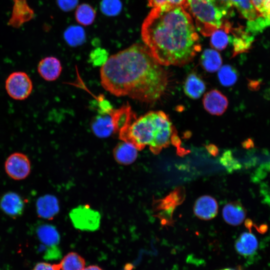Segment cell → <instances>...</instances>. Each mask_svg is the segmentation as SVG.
I'll return each mask as SVG.
<instances>
[{
	"mask_svg": "<svg viewBox=\"0 0 270 270\" xmlns=\"http://www.w3.org/2000/svg\"><path fill=\"white\" fill-rule=\"evenodd\" d=\"M100 78L104 88L111 94L147 103L158 100L168 84L166 70L140 44L108 58L100 68Z\"/></svg>",
	"mask_w": 270,
	"mask_h": 270,
	"instance_id": "cell-1",
	"label": "cell"
},
{
	"mask_svg": "<svg viewBox=\"0 0 270 270\" xmlns=\"http://www.w3.org/2000/svg\"><path fill=\"white\" fill-rule=\"evenodd\" d=\"M144 44L161 65L182 66L202 49L190 13L181 6L152 8L142 26Z\"/></svg>",
	"mask_w": 270,
	"mask_h": 270,
	"instance_id": "cell-2",
	"label": "cell"
},
{
	"mask_svg": "<svg viewBox=\"0 0 270 270\" xmlns=\"http://www.w3.org/2000/svg\"><path fill=\"white\" fill-rule=\"evenodd\" d=\"M162 111H152L136 118L118 132L122 141L132 144L142 150L152 142L157 132Z\"/></svg>",
	"mask_w": 270,
	"mask_h": 270,
	"instance_id": "cell-3",
	"label": "cell"
},
{
	"mask_svg": "<svg viewBox=\"0 0 270 270\" xmlns=\"http://www.w3.org/2000/svg\"><path fill=\"white\" fill-rule=\"evenodd\" d=\"M188 8L195 20L198 30L204 36H210L224 22L228 14L206 0H188Z\"/></svg>",
	"mask_w": 270,
	"mask_h": 270,
	"instance_id": "cell-4",
	"label": "cell"
},
{
	"mask_svg": "<svg viewBox=\"0 0 270 270\" xmlns=\"http://www.w3.org/2000/svg\"><path fill=\"white\" fill-rule=\"evenodd\" d=\"M5 88L10 97L16 100H24L29 96L33 88L32 81L24 72H16L6 78Z\"/></svg>",
	"mask_w": 270,
	"mask_h": 270,
	"instance_id": "cell-5",
	"label": "cell"
},
{
	"mask_svg": "<svg viewBox=\"0 0 270 270\" xmlns=\"http://www.w3.org/2000/svg\"><path fill=\"white\" fill-rule=\"evenodd\" d=\"M70 216L74 226L80 230L94 231L100 226V213L88 205L80 206L72 210Z\"/></svg>",
	"mask_w": 270,
	"mask_h": 270,
	"instance_id": "cell-6",
	"label": "cell"
},
{
	"mask_svg": "<svg viewBox=\"0 0 270 270\" xmlns=\"http://www.w3.org/2000/svg\"><path fill=\"white\" fill-rule=\"evenodd\" d=\"M162 114L156 134L149 145L151 152L156 154L168 146L173 136L177 134L168 116L163 112Z\"/></svg>",
	"mask_w": 270,
	"mask_h": 270,
	"instance_id": "cell-7",
	"label": "cell"
},
{
	"mask_svg": "<svg viewBox=\"0 0 270 270\" xmlns=\"http://www.w3.org/2000/svg\"><path fill=\"white\" fill-rule=\"evenodd\" d=\"M4 168L7 174L13 180H22L30 172V162L26 154L14 152L6 160Z\"/></svg>",
	"mask_w": 270,
	"mask_h": 270,
	"instance_id": "cell-8",
	"label": "cell"
},
{
	"mask_svg": "<svg viewBox=\"0 0 270 270\" xmlns=\"http://www.w3.org/2000/svg\"><path fill=\"white\" fill-rule=\"evenodd\" d=\"M12 13L8 25L16 28L32 20L34 16V10L28 5L27 0H13Z\"/></svg>",
	"mask_w": 270,
	"mask_h": 270,
	"instance_id": "cell-9",
	"label": "cell"
},
{
	"mask_svg": "<svg viewBox=\"0 0 270 270\" xmlns=\"http://www.w3.org/2000/svg\"><path fill=\"white\" fill-rule=\"evenodd\" d=\"M204 109L210 114L215 116L223 114L228 108L227 98L220 91L212 90L206 92L203 98Z\"/></svg>",
	"mask_w": 270,
	"mask_h": 270,
	"instance_id": "cell-10",
	"label": "cell"
},
{
	"mask_svg": "<svg viewBox=\"0 0 270 270\" xmlns=\"http://www.w3.org/2000/svg\"><path fill=\"white\" fill-rule=\"evenodd\" d=\"M0 208L6 215L16 218L22 214L24 201L18 194L12 192H8L0 198Z\"/></svg>",
	"mask_w": 270,
	"mask_h": 270,
	"instance_id": "cell-11",
	"label": "cell"
},
{
	"mask_svg": "<svg viewBox=\"0 0 270 270\" xmlns=\"http://www.w3.org/2000/svg\"><path fill=\"white\" fill-rule=\"evenodd\" d=\"M36 233L38 239L46 248L44 256L52 249L58 248L60 236L54 226L48 224H40L36 228Z\"/></svg>",
	"mask_w": 270,
	"mask_h": 270,
	"instance_id": "cell-12",
	"label": "cell"
},
{
	"mask_svg": "<svg viewBox=\"0 0 270 270\" xmlns=\"http://www.w3.org/2000/svg\"><path fill=\"white\" fill-rule=\"evenodd\" d=\"M38 71L40 76L48 82L58 78L62 71L60 60L54 56H48L42 58L38 66Z\"/></svg>",
	"mask_w": 270,
	"mask_h": 270,
	"instance_id": "cell-13",
	"label": "cell"
},
{
	"mask_svg": "<svg viewBox=\"0 0 270 270\" xmlns=\"http://www.w3.org/2000/svg\"><path fill=\"white\" fill-rule=\"evenodd\" d=\"M218 211V205L216 200L210 196L200 197L194 206L196 216L204 220L212 219L216 216Z\"/></svg>",
	"mask_w": 270,
	"mask_h": 270,
	"instance_id": "cell-14",
	"label": "cell"
},
{
	"mask_svg": "<svg viewBox=\"0 0 270 270\" xmlns=\"http://www.w3.org/2000/svg\"><path fill=\"white\" fill-rule=\"evenodd\" d=\"M230 32L232 34V37H230L233 47L232 56L248 52L254 40L252 36L241 28L232 26Z\"/></svg>",
	"mask_w": 270,
	"mask_h": 270,
	"instance_id": "cell-15",
	"label": "cell"
},
{
	"mask_svg": "<svg viewBox=\"0 0 270 270\" xmlns=\"http://www.w3.org/2000/svg\"><path fill=\"white\" fill-rule=\"evenodd\" d=\"M36 209L39 217L44 219H52L60 210L58 200L51 194L42 196L36 200Z\"/></svg>",
	"mask_w": 270,
	"mask_h": 270,
	"instance_id": "cell-16",
	"label": "cell"
},
{
	"mask_svg": "<svg viewBox=\"0 0 270 270\" xmlns=\"http://www.w3.org/2000/svg\"><path fill=\"white\" fill-rule=\"evenodd\" d=\"M90 126L93 133L100 138L108 137L115 132L110 112L94 116L91 122Z\"/></svg>",
	"mask_w": 270,
	"mask_h": 270,
	"instance_id": "cell-17",
	"label": "cell"
},
{
	"mask_svg": "<svg viewBox=\"0 0 270 270\" xmlns=\"http://www.w3.org/2000/svg\"><path fill=\"white\" fill-rule=\"evenodd\" d=\"M234 247L240 255L248 257L256 254L258 248V242L251 232H244L236 240Z\"/></svg>",
	"mask_w": 270,
	"mask_h": 270,
	"instance_id": "cell-18",
	"label": "cell"
},
{
	"mask_svg": "<svg viewBox=\"0 0 270 270\" xmlns=\"http://www.w3.org/2000/svg\"><path fill=\"white\" fill-rule=\"evenodd\" d=\"M138 150L132 144L123 141L116 146L113 154L118 163L128 165L134 162L137 158Z\"/></svg>",
	"mask_w": 270,
	"mask_h": 270,
	"instance_id": "cell-19",
	"label": "cell"
},
{
	"mask_svg": "<svg viewBox=\"0 0 270 270\" xmlns=\"http://www.w3.org/2000/svg\"><path fill=\"white\" fill-rule=\"evenodd\" d=\"M246 210L239 202H232L226 204L222 209V216L228 224L238 226L245 219Z\"/></svg>",
	"mask_w": 270,
	"mask_h": 270,
	"instance_id": "cell-20",
	"label": "cell"
},
{
	"mask_svg": "<svg viewBox=\"0 0 270 270\" xmlns=\"http://www.w3.org/2000/svg\"><path fill=\"white\" fill-rule=\"evenodd\" d=\"M205 90V83L196 73L192 72L188 76L184 83V90L188 97L198 99Z\"/></svg>",
	"mask_w": 270,
	"mask_h": 270,
	"instance_id": "cell-21",
	"label": "cell"
},
{
	"mask_svg": "<svg viewBox=\"0 0 270 270\" xmlns=\"http://www.w3.org/2000/svg\"><path fill=\"white\" fill-rule=\"evenodd\" d=\"M232 26L230 22L225 20L220 28L212 33L210 42L213 48L222 50L226 47L230 40L228 34Z\"/></svg>",
	"mask_w": 270,
	"mask_h": 270,
	"instance_id": "cell-22",
	"label": "cell"
},
{
	"mask_svg": "<svg viewBox=\"0 0 270 270\" xmlns=\"http://www.w3.org/2000/svg\"><path fill=\"white\" fill-rule=\"evenodd\" d=\"M200 63L206 72H214L222 66V58L216 50L210 48L206 49L201 55Z\"/></svg>",
	"mask_w": 270,
	"mask_h": 270,
	"instance_id": "cell-23",
	"label": "cell"
},
{
	"mask_svg": "<svg viewBox=\"0 0 270 270\" xmlns=\"http://www.w3.org/2000/svg\"><path fill=\"white\" fill-rule=\"evenodd\" d=\"M242 16L248 21L254 20L261 16L254 6L251 0H230Z\"/></svg>",
	"mask_w": 270,
	"mask_h": 270,
	"instance_id": "cell-24",
	"label": "cell"
},
{
	"mask_svg": "<svg viewBox=\"0 0 270 270\" xmlns=\"http://www.w3.org/2000/svg\"><path fill=\"white\" fill-rule=\"evenodd\" d=\"M60 270H83L85 266V260L75 252L67 254L60 262Z\"/></svg>",
	"mask_w": 270,
	"mask_h": 270,
	"instance_id": "cell-25",
	"label": "cell"
},
{
	"mask_svg": "<svg viewBox=\"0 0 270 270\" xmlns=\"http://www.w3.org/2000/svg\"><path fill=\"white\" fill-rule=\"evenodd\" d=\"M76 21L84 26L91 24L96 17V12L88 4H82L78 6L76 14Z\"/></svg>",
	"mask_w": 270,
	"mask_h": 270,
	"instance_id": "cell-26",
	"label": "cell"
},
{
	"mask_svg": "<svg viewBox=\"0 0 270 270\" xmlns=\"http://www.w3.org/2000/svg\"><path fill=\"white\" fill-rule=\"evenodd\" d=\"M64 38L67 43L72 46L82 44L85 40L84 29L79 26H72L64 32Z\"/></svg>",
	"mask_w": 270,
	"mask_h": 270,
	"instance_id": "cell-27",
	"label": "cell"
},
{
	"mask_svg": "<svg viewBox=\"0 0 270 270\" xmlns=\"http://www.w3.org/2000/svg\"><path fill=\"white\" fill-rule=\"evenodd\" d=\"M218 76L220 83L225 86L234 85L238 80L236 70L229 64L221 66L218 70Z\"/></svg>",
	"mask_w": 270,
	"mask_h": 270,
	"instance_id": "cell-28",
	"label": "cell"
},
{
	"mask_svg": "<svg viewBox=\"0 0 270 270\" xmlns=\"http://www.w3.org/2000/svg\"><path fill=\"white\" fill-rule=\"evenodd\" d=\"M219 160L220 163L228 172L237 170L242 168L240 164L234 158L230 150H225L220 158Z\"/></svg>",
	"mask_w": 270,
	"mask_h": 270,
	"instance_id": "cell-29",
	"label": "cell"
},
{
	"mask_svg": "<svg viewBox=\"0 0 270 270\" xmlns=\"http://www.w3.org/2000/svg\"><path fill=\"white\" fill-rule=\"evenodd\" d=\"M121 8L122 4L120 0H102L100 3L101 10L107 16H116Z\"/></svg>",
	"mask_w": 270,
	"mask_h": 270,
	"instance_id": "cell-30",
	"label": "cell"
},
{
	"mask_svg": "<svg viewBox=\"0 0 270 270\" xmlns=\"http://www.w3.org/2000/svg\"><path fill=\"white\" fill-rule=\"evenodd\" d=\"M260 16L270 20V0H251Z\"/></svg>",
	"mask_w": 270,
	"mask_h": 270,
	"instance_id": "cell-31",
	"label": "cell"
},
{
	"mask_svg": "<svg viewBox=\"0 0 270 270\" xmlns=\"http://www.w3.org/2000/svg\"><path fill=\"white\" fill-rule=\"evenodd\" d=\"M148 6L152 8L164 5L181 6L185 9L188 0H147Z\"/></svg>",
	"mask_w": 270,
	"mask_h": 270,
	"instance_id": "cell-32",
	"label": "cell"
},
{
	"mask_svg": "<svg viewBox=\"0 0 270 270\" xmlns=\"http://www.w3.org/2000/svg\"><path fill=\"white\" fill-rule=\"evenodd\" d=\"M226 12L228 16L233 12V5L230 0H206Z\"/></svg>",
	"mask_w": 270,
	"mask_h": 270,
	"instance_id": "cell-33",
	"label": "cell"
},
{
	"mask_svg": "<svg viewBox=\"0 0 270 270\" xmlns=\"http://www.w3.org/2000/svg\"><path fill=\"white\" fill-rule=\"evenodd\" d=\"M78 0H56L59 7L65 12H68L75 8Z\"/></svg>",
	"mask_w": 270,
	"mask_h": 270,
	"instance_id": "cell-34",
	"label": "cell"
},
{
	"mask_svg": "<svg viewBox=\"0 0 270 270\" xmlns=\"http://www.w3.org/2000/svg\"><path fill=\"white\" fill-rule=\"evenodd\" d=\"M32 270H60V263L50 264L45 262L38 263Z\"/></svg>",
	"mask_w": 270,
	"mask_h": 270,
	"instance_id": "cell-35",
	"label": "cell"
},
{
	"mask_svg": "<svg viewBox=\"0 0 270 270\" xmlns=\"http://www.w3.org/2000/svg\"><path fill=\"white\" fill-rule=\"evenodd\" d=\"M206 148L210 154L213 156H216L218 154V149L214 144H209L206 146Z\"/></svg>",
	"mask_w": 270,
	"mask_h": 270,
	"instance_id": "cell-36",
	"label": "cell"
},
{
	"mask_svg": "<svg viewBox=\"0 0 270 270\" xmlns=\"http://www.w3.org/2000/svg\"><path fill=\"white\" fill-rule=\"evenodd\" d=\"M83 270H103L102 268L98 266L92 265L86 268H84Z\"/></svg>",
	"mask_w": 270,
	"mask_h": 270,
	"instance_id": "cell-37",
	"label": "cell"
},
{
	"mask_svg": "<svg viewBox=\"0 0 270 270\" xmlns=\"http://www.w3.org/2000/svg\"><path fill=\"white\" fill-rule=\"evenodd\" d=\"M220 270H242V269L240 268H224V269H222Z\"/></svg>",
	"mask_w": 270,
	"mask_h": 270,
	"instance_id": "cell-38",
	"label": "cell"
}]
</instances>
